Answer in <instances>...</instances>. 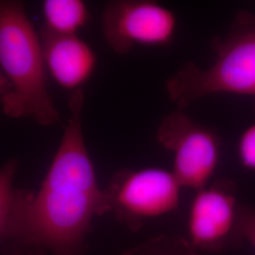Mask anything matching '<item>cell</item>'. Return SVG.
Listing matches in <instances>:
<instances>
[{
	"instance_id": "1",
	"label": "cell",
	"mask_w": 255,
	"mask_h": 255,
	"mask_svg": "<svg viewBox=\"0 0 255 255\" xmlns=\"http://www.w3.org/2000/svg\"><path fill=\"white\" fill-rule=\"evenodd\" d=\"M82 89L70 93L64 134L38 191L17 190L6 237L22 254L84 255L94 219L110 213L86 146Z\"/></svg>"
},
{
	"instance_id": "3",
	"label": "cell",
	"mask_w": 255,
	"mask_h": 255,
	"mask_svg": "<svg viewBox=\"0 0 255 255\" xmlns=\"http://www.w3.org/2000/svg\"><path fill=\"white\" fill-rule=\"evenodd\" d=\"M182 188L171 170L161 167L120 170L106 188L110 213L137 232L147 220L177 209Z\"/></svg>"
},
{
	"instance_id": "5",
	"label": "cell",
	"mask_w": 255,
	"mask_h": 255,
	"mask_svg": "<svg viewBox=\"0 0 255 255\" xmlns=\"http://www.w3.org/2000/svg\"><path fill=\"white\" fill-rule=\"evenodd\" d=\"M103 36L113 51L127 54L137 46H164L173 40V10L151 0L110 1L101 16Z\"/></svg>"
},
{
	"instance_id": "8",
	"label": "cell",
	"mask_w": 255,
	"mask_h": 255,
	"mask_svg": "<svg viewBox=\"0 0 255 255\" xmlns=\"http://www.w3.org/2000/svg\"><path fill=\"white\" fill-rule=\"evenodd\" d=\"M42 12L43 30L54 35H78L89 20V9L82 0H46Z\"/></svg>"
},
{
	"instance_id": "9",
	"label": "cell",
	"mask_w": 255,
	"mask_h": 255,
	"mask_svg": "<svg viewBox=\"0 0 255 255\" xmlns=\"http://www.w3.org/2000/svg\"><path fill=\"white\" fill-rule=\"evenodd\" d=\"M121 255H200L187 239L173 236H157L125 251Z\"/></svg>"
},
{
	"instance_id": "12",
	"label": "cell",
	"mask_w": 255,
	"mask_h": 255,
	"mask_svg": "<svg viewBox=\"0 0 255 255\" xmlns=\"http://www.w3.org/2000/svg\"><path fill=\"white\" fill-rule=\"evenodd\" d=\"M238 234L255 250V208L240 204L238 211Z\"/></svg>"
},
{
	"instance_id": "13",
	"label": "cell",
	"mask_w": 255,
	"mask_h": 255,
	"mask_svg": "<svg viewBox=\"0 0 255 255\" xmlns=\"http://www.w3.org/2000/svg\"><path fill=\"white\" fill-rule=\"evenodd\" d=\"M10 91V85L8 80L5 78V76L0 71V101L1 99L9 94Z\"/></svg>"
},
{
	"instance_id": "7",
	"label": "cell",
	"mask_w": 255,
	"mask_h": 255,
	"mask_svg": "<svg viewBox=\"0 0 255 255\" xmlns=\"http://www.w3.org/2000/svg\"><path fill=\"white\" fill-rule=\"evenodd\" d=\"M40 36L47 73L64 90L82 89L98 64L92 46L79 35L61 36L42 30Z\"/></svg>"
},
{
	"instance_id": "4",
	"label": "cell",
	"mask_w": 255,
	"mask_h": 255,
	"mask_svg": "<svg viewBox=\"0 0 255 255\" xmlns=\"http://www.w3.org/2000/svg\"><path fill=\"white\" fill-rule=\"evenodd\" d=\"M156 138L172 154L171 171L182 187L198 191L209 184L220 158V141L213 130L178 109L162 119Z\"/></svg>"
},
{
	"instance_id": "11",
	"label": "cell",
	"mask_w": 255,
	"mask_h": 255,
	"mask_svg": "<svg viewBox=\"0 0 255 255\" xmlns=\"http://www.w3.org/2000/svg\"><path fill=\"white\" fill-rule=\"evenodd\" d=\"M238 159L249 170L255 171V123L247 128L237 146Z\"/></svg>"
},
{
	"instance_id": "10",
	"label": "cell",
	"mask_w": 255,
	"mask_h": 255,
	"mask_svg": "<svg viewBox=\"0 0 255 255\" xmlns=\"http://www.w3.org/2000/svg\"><path fill=\"white\" fill-rule=\"evenodd\" d=\"M18 162L10 159L0 167V240H5L9 233L17 190L13 182Z\"/></svg>"
},
{
	"instance_id": "2",
	"label": "cell",
	"mask_w": 255,
	"mask_h": 255,
	"mask_svg": "<svg viewBox=\"0 0 255 255\" xmlns=\"http://www.w3.org/2000/svg\"><path fill=\"white\" fill-rule=\"evenodd\" d=\"M0 71L10 85L0 103L9 119H29L53 126L60 115L47 84L41 36L16 0H0Z\"/></svg>"
},
{
	"instance_id": "6",
	"label": "cell",
	"mask_w": 255,
	"mask_h": 255,
	"mask_svg": "<svg viewBox=\"0 0 255 255\" xmlns=\"http://www.w3.org/2000/svg\"><path fill=\"white\" fill-rule=\"evenodd\" d=\"M237 186L219 178L196 192L188 214V241L196 250L219 253L241 243Z\"/></svg>"
}]
</instances>
